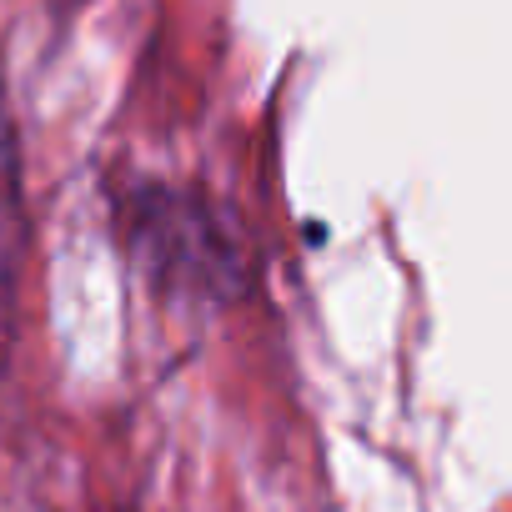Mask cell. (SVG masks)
Listing matches in <instances>:
<instances>
[{
  "label": "cell",
  "instance_id": "cell-1",
  "mask_svg": "<svg viewBox=\"0 0 512 512\" xmlns=\"http://www.w3.org/2000/svg\"><path fill=\"white\" fill-rule=\"evenodd\" d=\"M126 236L141 267L181 297H231L241 256L206 201L171 186H146L126 201Z\"/></svg>",
  "mask_w": 512,
  "mask_h": 512
}]
</instances>
